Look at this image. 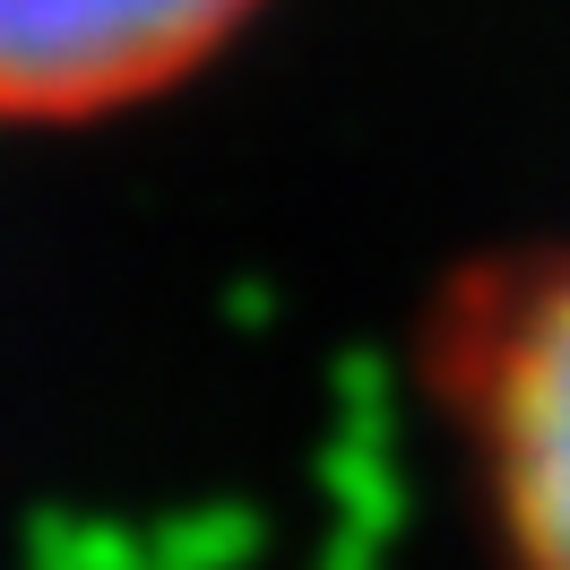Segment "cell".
<instances>
[{
    "instance_id": "cell-1",
    "label": "cell",
    "mask_w": 570,
    "mask_h": 570,
    "mask_svg": "<svg viewBox=\"0 0 570 570\" xmlns=\"http://www.w3.org/2000/svg\"><path fill=\"white\" fill-rule=\"evenodd\" d=\"M432 372L501 570H570V234L466 268Z\"/></svg>"
},
{
    "instance_id": "cell-2",
    "label": "cell",
    "mask_w": 570,
    "mask_h": 570,
    "mask_svg": "<svg viewBox=\"0 0 570 570\" xmlns=\"http://www.w3.org/2000/svg\"><path fill=\"white\" fill-rule=\"evenodd\" d=\"M259 0H0V112L87 121L208 61Z\"/></svg>"
}]
</instances>
